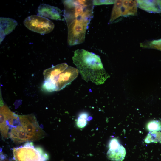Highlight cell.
I'll use <instances>...</instances> for the list:
<instances>
[{"label":"cell","mask_w":161,"mask_h":161,"mask_svg":"<svg viewBox=\"0 0 161 161\" xmlns=\"http://www.w3.org/2000/svg\"><path fill=\"white\" fill-rule=\"evenodd\" d=\"M64 17L67 24L75 19L83 17L92 19L94 5L91 0H64Z\"/></svg>","instance_id":"obj_3"},{"label":"cell","mask_w":161,"mask_h":161,"mask_svg":"<svg viewBox=\"0 0 161 161\" xmlns=\"http://www.w3.org/2000/svg\"><path fill=\"white\" fill-rule=\"evenodd\" d=\"M146 48L156 49L161 51V39L147 42L145 44Z\"/></svg>","instance_id":"obj_18"},{"label":"cell","mask_w":161,"mask_h":161,"mask_svg":"<svg viewBox=\"0 0 161 161\" xmlns=\"http://www.w3.org/2000/svg\"><path fill=\"white\" fill-rule=\"evenodd\" d=\"M79 72L77 68L68 66L63 72L55 77L54 82L55 91H59L71 83L78 76Z\"/></svg>","instance_id":"obj_8"},{"label":"cell","mask_w":161,"mask_h":161,"mask_svg":"<svg viewBox=\"0 0 161 161\" xmlns=\"http://www.w3.org/2000/svg\"><path fill=\"white\" fill-rule=\"evenodd\" d=\"M39 16L55 20H61V11L57 7L46 4H41L38 9Z\"/></svg>","instance_id":"obj_9"},{"label":"cell","mask_w":161,"mask_h":161,"mask_svg":"<svg viewBox=\"0 0 161 161\" xmlns=\"http://www.w3.org/2000/svg\"><path fill=\"white\" fill-rule=\"evenodd\" d=\"M123 0H115L112 9L109 23H111L114 21L123 16Z\"/></svg>","instance_id":"obj_14"},{"label":"cell","mask_w":161,"mask_h":161,"mask_svg":"<svg viewBox=\"0 0 161 161\" xmlns=\"http://www.w3.org/2000/svg\"><path fill=\"white\" fill-rule=\"evenodd\" d=\"M91 19L80 17L67 24L68 29L67 42L69 45L74 46L83 43L86 32Z\"/></svg>","instance_id":"obj_5"},{"label":"cell","mask_w":161,"mask_h":161,"mask_svg":"<svg viewBox=\"0 0 161 161\" xmlns=\"http://www.w3.org/2000/svg\"><path fill=\"white\" fill-rule=\"evenodd\" d=\"M23 23L29 30L41 35L50 33L54 27V24L52 21L40 16H29Z\"/></svg>","instance_id":"obj_6"},{"label":"cell","mask_w":161,"mask_h":161,"mask_svg":"<svg viewBox=\"0 0 161 161\" xmlns=\"http://www.w3.org/2000/svg\"><path fill=\"white\" fill-rule=\"evenodd\" d=\"M126 154V150L121 145L118 148L114 149H109L107 153L108 158L114 161H123Z\"/></svg>","instance_id":"obj_13"},{"label":"cell","mask_w":161,"mask_h":161,"mask_svg":"<svg viewBox=\"0 0 161 161\" xmlns=\"http://www.w3.org/2000/svg\"><path fill=\"white\" fill-rule=\"evenodd\" d=\"M121 145L117 139L112 138L110 140L109 143V149H114L117 148L119 147Z\"/></svg>","instance_id":"obj_19"},{"label":"cell","mask_w":161,"mask_h":161,"mask_svg":"<svg viewBox=\"0 0 161 161\" xmlns=\"http://www.w3.org/2000/svg\"><path fill=\"white\" fill-rule=\"evenodd\" d=\"M137 0H123V16L137 15Z\"/></svg>","instance_id":"obj_12"},{"label":"cell","mask_w":161,"mask_h":161,"mask_svg":"<svg viewBox=\"0 0 161 161\" xmlns=\"http://www.w3.org/2000/svg\"><path fill=\"white\" fill-rule=\"evenodd\" d=\"M148 130L151 132L161 130V121L152 120L148 122L146 125Z\"/></svg>","instance_id":"obj_17"},{"label":"cell","mask_w":161,"mask_h":161,"mask_svg":"<svg viewBox=\"0 0 161 161\" xmlns=\"http://www.w3.org/2000/svg\"><path fill=\"white\" fill-rule=\"evenodd\" d=\"M0 22V31L5 35L11 32L18 24L15 20L10 18L1 17Z\"/></svg>","instance_id":"obj_11"},{"label":"cell","mask_w":161,"mask_h":161,"mask_svg":"<svg viewBox=\"0 0 161 161\" xmlns=\"http://www.w3.org/2000/svg\"><path fill=\"white\" fill-rule=\"evenodd\" d=\"M144 141L148 143L158 142L161 143V130L149 132L145 138Z\"/></svg>","instance_id":"obj_15"},{"label":"cell","mask_w":161,"mask_h":161,"mask_svg":"<svg viewBox=\"0 0 161 161\" xmlns=\"http://www.w3.org/2000/svg\"><path fill=\"white\" fill-rule=\"evenodd\" d=\"M18 115L10 109L1 97L0 129L2 138L4 139L9 138L10 131Z\"/></svg>","instance_id":"obj_7"},{"label":"cell","mask_w":161,"mask_h":161,"mask_svg":"<svg viewBox=\"0 0 161 161\" xmlns=\"http://www.w3.org/2000/svg\"><path fill=\"white\" fill-rule=\"evenodd\" d=\"M45 135V132L33 114L18 115V119L10 130L9 138L16 144H19L39 140Z\"/></svg>","instance_id":"obj_2"},{"label":"cell","mask_w":161,"mask_h":161,"mask_svg":"<svg viewBox=\"0 0 161 161\" xmlns=\"http://www.w3.org/2000/svg\"><path fill=\"white\" fill-rule=\"evenodd\" d=\"M138 7L149 13L161 12V0H137Z\"/></svg>","instance_id":"obj_10"},{"label":"cell","mask_w":161,"mask_h":161,"mask_svg":"<svg viewBox=\"0 0 161 161\" xmlns=\"http://www.w3.org/2000/svg\"><path fill=\"white\" fill-rule=\"evenodd\" d=\"M15 161H47L48 154L40 147H35L32 142H26L23 146L14 148Z\"/></svg>","instance_id":"obj_4"},{"label":"cell","mask_w":161,"mask_h":161,"mask_svg":"<svg viewBox=\"0 0 161 161\" xmlns=\"http://www.w3.org/2000/svg\"><path fill=\"white\" fill-rule=\"evenodd\" d=\"M115 0H93L94 5L110 4H114Z\"/></svg>","instance_id":"obj_20"},{"label":"cell","mask_w":161,"mask_h":161,"mask_svg":"<svg viewBox=\"0 0 161 161\" xmlns=\"http://www.w3.org/2000/svg\"><path fill=\"white\" fill-rule=\"evenodd\" d=\"M90 118L87 113L83 112L79 115L76 122L77 126L80 128H84L87 124V121Z\"/></svg>","instance_id":"obj_16"},{"label":"cell","mask_w":161,"mask_h":161,"mask_svg":"<svg viewBox=\"0 0 161 161\" xmlns=\"http://www.w3.org/2000/svg\"><path fill=\"white\" fill-rule=\"evenodd\" d=\"M72 60L82 79L87 82L101 85L109 77L100 57L93 53L84 49H77L74 52Z\"/></svg>","instance_id":"obj_1"}]
</instances>
